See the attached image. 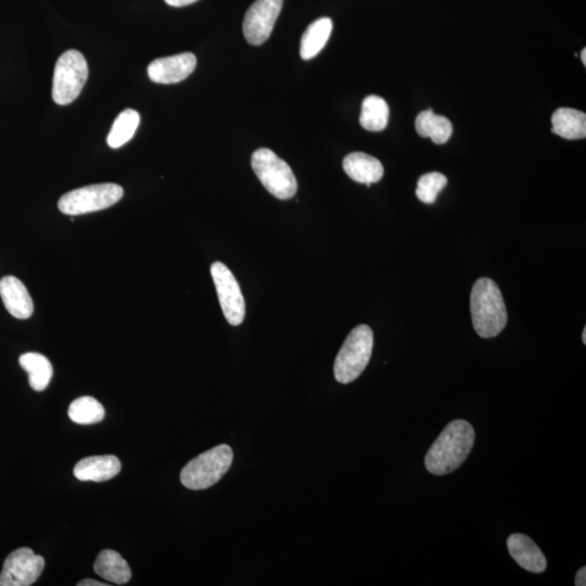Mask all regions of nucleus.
Wrapping results in <instances>:
<instances>
[{"instance_id": "39448f33", "label": "nucleus", "mask_w": 586, "mask_h": 586, "mask_svg": "<svg viewBox=\"0 0 586 586\" xmlns=\"http://www.w3.org/2000/svg\"><path fill=\"white\" fill-rule=\"evenodd\" d=\"M252 169L262 185L271 195L288 200L298 191V181L286 161L266 148L255 151L252 159Z\"/></svg>"}, {"instance_id": "1a4fd4ad", "label": "nucleus", "mask_w": 586, "mask_h": 586, "mask_svg": "<svg viewBox=\"0 0 586 586\" xmlns=\"http://www.w3.org/2000/svg\"><path fill=\"white\" fill-rule=\"evenodd\" d=\"M45 560L31 549L21 548L13 551L5 559L0 586H30L42 576Z\"/></svg>"}, {"instance_id": "9b49d317", "label": "nucleus", "mask_w": 586, "mask_h": 586, "mask_svg": "<svg viewBox=\"0 0 586 586\" xmlns=\"http://www.w3.org/2000/svg\"><path fill=\"white\" fill-rule=\"evenodd\" d=\"M196 56L185 53L157 59L148 67V76L157 84H176L185 79L195 71Z\"/></svg>"}, {"instance_id": "f3484780", "label": "nucleus", "mask_w": 586, "mask_h": 586, "mask_svg": "<svg viewBox=\"0 0 586 586\" xmlns=\"http://www.w3.org/2000/svg\"><path fill=\"white\" fill-rule=\"evenodd\" d=\"M551 132L560 138L573 140L586 138V115L571 108H560L551 117Z\"/></svg>"}, {"instance_id": "dca6fc26", "label": "nucleus", "mask_w": 586, "mask_h": 586, "mask_svg": "<svg viewBox=\"0 0 586 586\" xmlns=\"http://www.w3.org/2000/svg\"><path fill=\"white\" fill-rule=\"evenodd\" d=\"M94 571L99 577L113 584H127L132 578V571L127 560L112 550L101 551L95 561Z\"/></svg>"}, {"instance_id": "0eeeda50", "label": "nucleus", "mask_w": 586, "mask_h": 586, "mask_svg": "<svg viewBox=\"0 0 586 586\" xmlns=\"http://www.w3.org/2000/svg\"><path fill=\"white\" fill-rule=\"evenodd\" d=\"M123 195V188L117 184L90 185L66 193L58 207L67 215L87 214L112 207Z\"/></svg>"}, {"instance_id": "6ab92c4d", "label": "nucleus", "mask_w": 586, "mask_h": 586, "mask_svg": "<svg viewBox=\"0 0 586 586\" xmlns=\"http://www.w3.org/2000/svg\"><path fill=\"white\" fill-rule=\"evenodd\" d=\"M20 365L28 375V383L36 391H44L53 378L54 368L46 356L39 353H26L19 358Z\"/></svg>"}, {"instance_id": "f8f14e48", "label": "nucleus", "mask_w": 586, "mask_h": 586, "mask_svg": "<svg viewBox=\"0 0 586 586\" xmlns=\"http://www.w3.org/2000/svg\"><path fill=\"white\" fill-rule=\"evenodd\" d=\"M0 297L5 309L18 320H27L33 315L34 304L24 283L15 276L0 280Z\"/></svg>"}, {"instance_id": "9d476101", "label": "nucleus", "mask_w": 586, "mask_h": 586, "mask_svg": "<svg viewBox=\"0 0 586 586\" xmlns=\"http://www.w3.org/2000/svg\"><path fill=\"white\" fill-rule=\"evenodd\" d=\"M283 0H257L247 11L243 34L249 44L260 46L270 38L283 9Z\"/></svg>"}, {"instance_id": "5701e85b", "label": "nucleus", "mask_w": 586, "mask_h": 586, "mask_svg": "<svg viewBox=\"0 0 586 586\" xmlns=\"http://www.w3.org/2000/svg\"><path fill=\"white\" fill-rule=\"evenodd\" d=\"M69 417L78 425H94L105 418V408L92 396H82L74 400L69 407Z\"/></svg>"}, {"instance_id": "a878e982", "label": "nucleus", "mask_w": 586, "mask_h": 586, "mask_svg": "<svg viewBox=\"0 0 586 586\" xmlns=\"http://www.w3.org/2000/svg\"><path fill=\"white\" fill-rule=\"evenodd\" d=\"M574 585L576 586L586 585V568L585 567H583L582 569H580V571H578L576 576V582H574Z\"/></svg>"}, {"instance_id": "bb28decb", "label": "nucleus", "mask_w": 586, "mask_h": 586, "mask_svg": "<svg viewBox=\"0 0 586 586\" xmlns=\"http://www.w3.org/2000/svg\"><path fill=\"white\" fill-rule=\"evenodd\" d=\"M77 585L78 586H108L109 584L101 583V582L96 581V580H92V579H85V580H82V581L79 582Z\"/></svg>"}, {"instance_id": "cd10ccee", "label": "nucleus", "mask_w": 586, "mask_h": 586, "mask_svg": "<svg viewBox=\"0 0 586 586\" xmlns=\"http://www.w3.org/2000/svg\"><path fill=\"white\" fill-rule=\"evenodd\" d=\"M585 57H586V49L584 48V49L582 50V53H581V60H582V62H583V65H584V66L586 65V58H585Z\"/></svg>"}, {"instance_id": "ddd939ff", "label": "nucleus", "mask_w": 586, "mask_h": 586, "mask_svg": "<svg viewBox=\"0 0 586 586\" xmlns=\"http://www.w3.org/2000/svg\"><path fill=\"white\" fill-rule=\"evenodd\" d=\"M121 469V462L115 455H101L79 460L73 474L77 480L105 482L118 476Z\"/></svg>"}, {"instance_id": "7ed1b4c3", "label": "nucleus", "mask_w": 586, "mask_h": 586, "mask_svg": "<svg viewBox=\"0 0 586 586\" xmlns=\"http://www.w3.org/2000/svg\"><path fill=\"white\" fill-rule=\"evenodd\" d=\"M373 346L374 334L371 328L360 325L353 329L335 357V380L346 385L360 377L371 361Z\"/></svg>"}, {"instance_id": "4468645a", "label": "nucleus", "mask_w": 586, "mask_h": 586, "mask_svg": "<svg viewBox=\"0 0 586 586\" xmlns=\"http://www.w3.org/2000/svg\"><path fill=\"white\" fill-rule=\"evenodd\" d=\"M509 554L521 568L533 573H542L548 562L542 550L525 534L516 533L508 540Z\"/></svg>"}, {"instance_id": "393cba45", "label": "nucleus", "mask_w": 586, "mask_h": 586, "mask_svg": "<svg viewBox=\"0 0 586 586\" xmlns=\"http://www.w3.org/2000/svg\"><path fill=\"white\" fill-rule=\"evenodd\" d=\"M164 2L172 7H185V5L196 3L198 0H164Z\"/></svg>"}, {"instance_id": "20e7f679", "label": "nucleus", "mask_w": 586, "mask_h": 586, "mask_svg": "<svg viewBox=\"0 0 586 586\" xmlns=\"http://www.w3.org/2000/svg\"><path fill=\"white\" fill-rule=\"evenodd\" d=\"M234 453L230 446L221 445L199 455L180 472V481L190 490H204L216 485L231 468Z\"/></svg>"}, {"instance_id": "aec40b11", "label": "nucleus", "mask_w": 586, "mask_h": 586, "mask_svg": "<svg viewBox=\"0 0 586 586\" xmlns=\"http://www.w3.org/2000/svg\"><path fill=\"white\" fill-rule=\"evenodd\" d=\"M333 31V21L321 18L309 26L301 38L300 55L303 60H311L321 53Z\"/></svg>"}, {"instance_id": "b1692460", "label": "nucleus", "mask_w": 586, "mask_h": 586, "mask_svg": "<svg viewBox=\"0 0 586 586\" xmlns=\"http://www.w3.org/2000/svg\"><path fill=\"white\" fill-rule=\"evenodd\" d=\"M447 184L446 175L437 172L425 174L418 180L416 196L420 201L426 204L435 203L437 195Z\"/></svg>"}, {"instance_id": "c85d7f7f", "label": "nucleus", "mask_w": 586, "mask_h": 586, "mask_svg": "<svg viewBox=\"0 0 586 586\" xmlns=\"http://www.w3.org/2000/svg\"><path fill=\"white\" fill-rule=\"evenodd\" d=\"M582 340L583 344H586V328L583 329Z\"/></svg>"}, {"instance_id": "4be33fe9", "label": "nucleus", "mask_w": 586, "mask_h": 586, "mask_svg": "<svg viewBox=\"0 0 586 586\" xmlns=\"http://www.w3.org/2000/svg\"><path fill=\"white\" fill-rule=\"evenodd\" d=\"M140 117L138 111L133 109L124 110L112 125L108 145L113 149L122 147L134 138L136 130L139 127Z\"/></svg>"}, {"instance_id": "a211bd4d", "label": "nucleus", "mask_w": 586, "mask_h": 586, "mask_svg": "<svg viewBox=\"0 0 586 586\" xmlns=\"http://www.w3.org/2000/svg\"><path fill=\"white\" fill-rule=\"evenodd\" d=\"M417 133L430 139L437 145L446 144L453 134V125L446 117L436 115L432 110L420 112L415 122Z\"/></svg>"}, {"instance_id": "423d86ee", "label": "nucleus", "mask_w": 586, "mask_h": 586, "mask_svg": "<svg viewBox=\"0 0 586 586\" xmlns=\"http://www.w3.org/2000/svg\"><path fill=\"white\" fill-rule=\"evenodd\" d=\"M88 78L85 57L77 50H67L57 61L53 82V99L57 105L72 104L81 94Z\"/></svg>"}, {"instance_id": "412c9836", "label": "nucleus", "mask_w": 586, "mask_h": 586, "mask_svg": "<svg viewBox=\"0 0 586 586\" xmlns=\"http://www.w3.org/2000/svg\"><path fill=\"white\" fill-rule=\"evenodd\" d=\"M390 110L386 100L378 96H368L363 101L360 123L369 132H381L389 122Z\"/></svg>"}, {"instance_id": "f257e3e1", "label": "nucleus", "mask_w": 586, "mask_h": 586, "mask_svg": "<svg viewBox=\"0 0 586 586\" xmlns=\"http://www.w3.org/2000/svg\"><path fill=\"white\" fill-rule=\"evenodd\" d=\"M474 443L475 430L472 426L466 420H454L446 427L427 453V470L436 476L451 474L468 459Z\"/></svg>"}, {"instance_id": "2eb2a0df", "label": "nucleus", "mask_w": 586, "mask_h": 586, "mask_svg": "<svg viewBox=\"0 0 586 586\" xmlns=\"http://www.w3.org/2000/svg\"><path fill=\"white\" fill-rule=\"evenodd\" d=\"M344 170L351 180L356 183L366 184L368 187L378 183L385 173L383 164L378 159L364 152H352L346 156L344 160Z\"/></svg>"}, {"instance_id": "f03ea898", "label": "nucleus", "mask_w": 586, "mask_h": 586, "mask_svg": "<svg viewBox=\"0 0 586 586\" xmlns=\"http://www.w3.org/2000/svg\"><path fill=\"white\" fill-rule=\"evenodd\" d=\"M472 324L481 338L497 337L508 324V310L502 293L490 278H480L471 290Z\"/></svg>"}, {"instance_id": "6e6552de", "label": "nucleus", "mask_w": 586, "mask_h": 586, "mask_svg": "<svg viewBox=\"0 0 586 586\" xmlns=\"http://www.w3.org/2000/svg\"><path fill=\"white\" fill-rule=\"evenodd\" d=\"M211 275L227 322L231 326L241 325L246 316V303L235 276L221 262L212 264Z\"/></svg>"}]
</instances>
